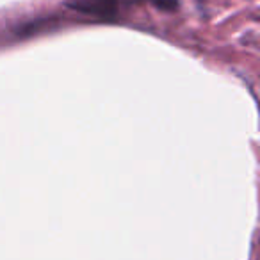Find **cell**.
Instances as JSON below:
<instances>
[{"label":"cell","instance_id":"2","mask_svg":"<svg viewBox=\"0 0 260 260\" xmlns=\"http://www.w3.org/2000/svg\"><path fill=\"white\" fill-rule=\"evenodd\" d=\"M145 2H150L153 8L162 9V11H168V13H173L175 9L178 8L177 0H145Z\"/></svg>","mask_w":260,"mask_h":260},{"label":"cell","instance_id":"1","mask_svg":"<svg viewBox=\"0 0 260 260\" xmlns=\"http://www.w3.org/2000/svg\"><path fill=\"white\" fill-rule=\"evenodd\" d=\"M68 8L100 20H114L118 16L119 0H70Z\"/></svg>","mask_w":260,"mask_h":260}]
</instances>
